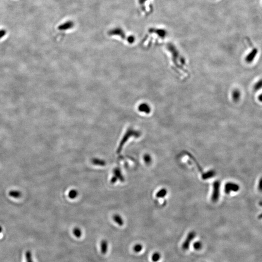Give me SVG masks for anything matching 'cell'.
<instances>
[{"mask_svg":"<svg viewBox=\"0 0 262 262\" xmlns=\"http://www.w3.org/2000/svg\"><path fill=\"white\" fill-rule=\"evenodd\" d=\"M196 235V234L194 231H192L189 232L186 237L185 241L183 242V243L182 244V248L183 250L184 251H186L189 249L191 242L195 238Z\"/></svg>","mask_w":262,"mask_h":262,"instance_id":"cell-1","label":"cell"},{"mask_svg":"<svg viewBox=\"0 0 262 262\" xmlns=\"http://www.w3.org/2000/svg\"><path fill=\"white\" fill-rule=\"evenodd\" d=\"M219 188H220L219 182L216 181L214 182L213 184V192L212 196V200L214 202L217 201L219 198Z\"/></svg>","mask_w":262,"mask_h":262,"instance_id":"cell-2","label":"cell"},{"mask_svg":"<svg viewBox=\"0 0 262 262\" xmlns=\"http://www.w3.org/2000/svg\"><path fill=\"white\" fill-rule=\"evenodd\" d=\"M258 52V50L257 48H253L252 51H250V52H249V54H248L246 56V58H245V61H246V62L249 64L252 63L256 58Z\"/></svg>","mask_w":262,"mask_h":262,"instance_id":"cell-3","label":"cell"},{"mask_svg":"<svg viewBox=\"0 0 262 262\" xmlns=\"http://www.w3.org/2000/svg\"><path fill=\"white\" fill-rule=\"evenodd\" d=\"M239 189V187L236 183H227L225 186V191L226 193H230V192H236Z\"/></svg>","mask_w":262,"mask_h":262,"instance_id":"cell-4","label":"cell"},{"mask_svg":"<svg viewBox=\"0 0 262 262\" xmlns=\"http://www.w3.org/2000/svg\"><path fill=\"white\" fill-rule=\"evenodd\" d=\"M73 26V23L71 21H69L60 26L59 29L62 30H68L72 28Z\"/></svg>","mask_w":262,"mask_h":262,"instance_id":"cell-5","label":"cell"},{"mask_svg":"<svg viewBox=\"0 0 262 262\" xmlns=\"http://www.w3.org/2000/svg\"><path fill=\"white\" fill-rule=\"evenodd\" d=\"M107 248H108V244H107L106 240H103L101 243V253L103 254H105L107 252Z\"/></svg>","mask_w":262,"mask_h":262,"instance_id":"cell-6","label":"cell"},{"mask_svg":"<svg viewBox=\"0 0 262 262\" xmlns=\"http://www.w3.org/2000/svg\"><path fill=\"white\" fill-rule=\"evenodd\" d=\"M240 96H241V93H240L239 90H236L232 91V100H234V101H238L240 98Z\"/></svg>","mask_w":262,"mask_h":262,"instance_id":"cell-7","label":"cell"},{"mask_svg":"<svg viewBox=\"0 0 262 262\" xmlns=\"http://www.w3.org/2000/svg\"><path fill=\"white\" fill-rule=\"evenodd\" d=\"M139 110L142 112H146V113H149L150 112V108L147 104H142L139 107Z\"/></svg>","mask_w":262,"mask_h":262,"instance_id":"cell-8","label":"cell"},{"mask_svg":"<svg viewBox=\"0 0 262 262\" xmlns=\"http://www.w3.org/2000/svg\"><path fill=\"white\" fill-rule=\"evenodd\" d=\"M262 88V79H260L255 83L253 89L255 91H258Z\"/></svg>","mask_w":262,"mask_h":262,"instance_id":"cell-9","label":"cell"},{"mask_svg":"<svg viewBox=\"0 0 262 262\" xmlns=\"http://www.w3.org/2000/svg\"><path fill=\"white\" fill-rule=\"evenodd\" d=\"M161 258V254L158 252H156L152 255V261L154 262H157L160 260Z\"/></svg>","mask_w":262,"mask_h":262,"instance_id":"cell-10","label":"cell"},{"mask_svg":"<svg viewBox=\"0 0 262 262\" xmlns=\"http://www.w3.org/2000/svg\"><path fill=\"white\" fill-rule=\"evenodd\" d=\"M214 175H215V172L214 171H213V170L209 171L208 172L204 173L203 175V179H208V178H211L213 177V176H214Z\"/></svg>","mask_w":262,"mask_h":262,"instance_id":"cell-11","label":"cell"},{"mask_svg":"<svg viewBox=\"0 0 262 262\" xmlns=\"http://www.w3.org/2000/svg\"><path fill=\"white\" fill-rule=\"evenodd\" d=\"M26 262H34L31 252L29 250L26 252Z\"/></svg>","mask_w":262,"mask_h":262,"instance_id":"cell-12","label":"cell"},{"mask_svg":"<svg viewBox=\"0 0 262 262\" xmlns=\"http://www.w3.org/2000/svg\"><path fill=\"white\" fill-rule=\"evenodd\" d=\"M167 193V191L165 189H161L157 194V196L158 198H162L165 196Z\"/></svg>","mask_w":262,"mask_h":262,"instance_id":"cell-13","label":"cell"},{"mask_svg":"<svg viewBox=\"0 0 262 262\" xmlns=\"http://www.w3.org/2000/svg\"><path fill=\"white\" fill-rule=\"evenodd\" d=\"M193 247L196 250H200L203 248V244L201 242L198 241L195 242L193 245Z\"/></svg>","mask_w":262,"mask_h":262,"instance_id":"cell-14","label":"cell"},{"mask_svg":"<svg viewBox=\"0 0 262 262\" xmlns=\"http://www.w3.org/2000/svg\"><path fill=\"white\" fill-rule=\"evenodd\" d=\"M73 232L75 236L77 238H80L82 235V232L79 228H75L73 230Z\"/></svg>","mask_w":262,"mask_h":262,"instance_id":"cell-15","label":"cell"},{"mask_svg":"<svg viewBox=\"0 0 262 262\" xmlns=\"http://www.w3.org/2000/svg\"><path fill=\"white\" fill-rule=\"evenodd\" d=\"M142 249H143V246L140 244H137L134 247L133 249H134V252H136L137 253H139L142 250Z\"/></svg>","mask_w":262,"mask_h":262,"instance_id":"cell-16","label":"cell"},{"mask_svg":"<svg viewBox=\"0 0 262 262\" xmlns=\"http://www.w3.org/2000/svg\"><path fill=\"white\" fill-rule=\"evenodd\" d=\"M114 219L115 220V221H116L119 225V226H122V225H123V221H122L121 218L119 216H118V215L115 216H114Z\"/></svg>","mask_w":262,"mask_h":262,"instance_id":"cell-17","label":"cell"},{"mask_svg":"<svg viewBox=\"0 0 262 262\" xmlns=\"http://www.w3.org/2000/svg\"><path fill=\"white\" fill-rule=\"evenodd\" d=\"M77 192H76V191L72 190L69 193V196H70V198H74L77 195Z\"/></svg>","mask_w":262,"mask_h":262,"instance_id":"cell-18","label":"cell"},{"mask_svg":"<svg viewBox=\"0 0 262 262\" xmlns=\"http://www.w3.org/2000/svg\"><path fill=\"white\" fill-rule=\"evenodd\" d=\"M145 161L147 163H150L151 162V158L149 155H146L144 157Z\"/></svg>","mask_w":262,"mask_h":262,"instance_id":"cell-19","label":"cell"},{"mask_svg":"<svg viewBox=\"0 0 262 262\" xmlns=\"http://www.w3.org/2000/svg\"><path fill=\"white\" fill-rule=\"evenodd\" d=\"M6 34V31L3 29H1L0 30V39H1L2 37H3Z\"/></svg>","mask_w":262,"mask_h":262,"instance_id":"cell-20","label":"cell"},{"mask_svg":"<svg viewBox=\"0 0 262 262\" xmlns=\"http://www.w3.org/2000/svg\"><path fill=\"white\" fill-rule=\"evenodd\" d=\"M259 189L260 191H262V178L259 181Z\"/></svg>","mask_w":262,"mask_h":262,"instance_id":"cell-21","label":"cell"},{"mask_svg":"<svg viewBox=\"0 0 262 262\" xmlns=\"http://www.w3.org/2000/svg\"><path fill=\"white\" fill-rule=\"evenodd\" d=\"M258 99V100H259V101H260V102L262 103V93L261 94L259 95Z\"/></svg>","mask_w":262,"mask_h":262,"instance_id":"cell-22","label":"cell"},{"mask_svg":"<svg viewBox=\"0 0 262 262\" xmlns=\"http://www.w3.org/2000/svg\"><path fill=\"white\" fill-rule=\"evenodd\" d=\"M146 1H147V0H139V3H141V4L144 3L145 2H146Z\"/></svg>","mask_w":262,"mask_h":262,"instance_id":"cell-23","label":"cell"},{"mask_svg":"<svg viewBox=\"0 0 262 262\" xmlns=\"http://www.w3.org/2000/svg\"><path fill=\"white\" fill-rule=\"evenodd\" d=\"M1 230H1V228H0V232H1Z\"/></svg>","mask_w":262,"mask_h":262,"instance_id":"cell-24","label":"cell"}]
</instances>
